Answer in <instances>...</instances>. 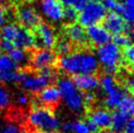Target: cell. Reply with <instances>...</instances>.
I'll list each match as a JSON object with an SVG mask.
<instances>
[{"instance_id": "cell-28", "label": "cell", "mask_w": 134, "mask_h": 133, "mask_svg": "<svg viewBox=\"0 0 134 133\" xmlns=\"http://www.w3.org/2000/svg\"><path fill=\"white\" fill-rule=\"evenodd\" d=\"M121 59H123L126 68L128 66H132V64L134 62V51L133 46L131 44L124 47L122 54H121Z\"/></svg>"}, {"instance_id": "cell-41", "label": "cell", "mask_w": 134, "mask_h": 133, "mask_svg": "<svg viewBox=\"0 0 134 133\" xmlns=\"http://www.w3.org/2000/svg\"><path fill=\"white\" fill-rule=\"evenodd\" d=\"M35 133H59L56 130H49V131H36Z\"/></svg>"}, {"instance_id": "cell-19", "label": "cell", "mask_w": 134, "mask_h": 133, "mask_svg": "<svg viewBox=\"0 0 134 133\" xmlns=\"http://www.w3.org/2000/svg\"><path fill=\"white\" fill-rule=\"evenodd\" d=\"M118 14L126 24H132L134 18V0H122L119 2Z\"/></svg>"}, {"instance_id": "cell-8", "label": "cell", "mask_w": 134, "mask_h": 133, "mask_svg": "<svg viewBox=\"0 0 134 133\" xmlns=\"http://www.w3.org/2000/svg\"><path fill=\"white\" fill-rule=\"evenodd\" d=\"M16 16L20 25L27 30H32L40 24V15L32 6L29 4H22L17 8Z\"/></svg>"}, {"instance_id": "cell-30", "label": "cell", "mask_w": 134, "mask_h": 133, "mask_svg": "<svg viewBox=\"0 0 134 133\" xmlns=\"http://www.w3.org/2000/svg\"><path fill=\"white\" fill-rule=\"evenodd\" d=\"M114 42H115L119 47H123V48H124V47H126V46L131 44V38H130V36L127 35V34L119 33V34H116L115 36Z\"/></svg>"}, {"instance_id": "cell-42", "label": "cell", "mask_w": 134, "mask_h": 133, "mask_svg": "<svg viewBox=\"0 0 134 133\" xmlns=\"http://www.w3.org/2000/svg\"><path fill=\"white\" fill-rule=\"evenodd\" d=\"M83 1H84V2H91V1H92V2H100L101 0H83Z\"/></svg>"}, {"instance_id": "cell-22", "label": "cell", "mask_w": 134, "mask_h": 133, "mask_svg": "<svg viewBox=\"0 0 134 133\" xmlns=\"http://www.w3.org/2000/svg\"><path fill=\"white\" fill-rule=\"evenodd\" d=\"M55 46H56L57 53L62 56L71 53V49H72V44L71 41L69 40L68 37H61L60 39H57Z\"/></svg>"}, {"instance_id": "cell-16", "label": "cell", "mask_w": 134, "mask_h": 133, "mask_svg": "<svg viewBox=\"0 0 134 133\" xmlns=\"http://www.w3.org/2000/svg\"><path fill=\"white\" fill-rule=\"evenodd\" d=\"M60 100L59 89L54 85H47L38 92V101L47 107H55L59 104Z\"/></svg>"}, {"instance_id": "cell-9", "label": "cell", "mask_w": 134, "mask_h": 133, "mask_svg": "<svg viewBox=\"0 0 134 133\" xmlns=\"http://www.w3.org/2000/svg\"><path fill=\"white\" fill-rule=\"evenodd\" d=\"M64 5L60 0H41L39 10L41 15L51 23H60L64 18Z\"/></svg>"}, {"instance_id": "cell-25", "label": "cell", "mask_w": 134, "mask_h": 133, "mask_svg": "<svg viewBox=\"0 0 134 133\" xmlns=\"http://www.w3.org/2000/svg\"><path fill=\"white\" fill-rule=\"evenodd\" d=\"M18 70V65L13 62V60L8 55H0V73Z\"/></svg>"}, {"instance_id": "cell-2", "label": "cell", "mask_w": 134, "mask_h": 133, "mask_svg": "<svg viewBox=\"0 0 134 133\" xmlns=\"http://www.w3.org/2000/svg\"><path fill=\"white\" fill-rule=\"evenodd\" d=\"M57 87L59 89L61 100L70 111L75 114H80L84 111L85 103L83 94L75 86L72 79L61 77L57 82Z\"/></svg>"}, {"instance_id": "cell-7", "label": "cell", "mask_w": 134, "mask_h": 133, "mask_svg": "<svg viewBox=\"0 0 134 133\" xmlns=\"http://www.w3.org/2000/svg\"><path fill=\"white\" fill-rule=\"evenodd\" d=\"M107 15V10L100 2H85L79 10L77 20L82 26L100 24Z\"/></svg>"}, {"instance_id": "cell-36", "label": "cell", "mask_w": 134, "mask_h": 133, "mask_svg": "<svg viewBox=\"0 0 134 133\" xmlns=\"http://www.w3.org/2000/svg\"><path fill=\"white\" fill-rule=\"evenodd\" d=\"M122 133H134V122H133V119L131 118L127 121L126 125L124 126Z\"/></svg>"}, {"instance_id": "cell-15", "label": "cell", "mask_w": 134, "mask_h": 133, "mask_svg": "<svg viewBox=\"0 0 134 133\" xmlns=\"http://www.w3.org/2000/svg\"><path fill=\"white\" fill-rule=\"evenodd\" d=\"M75 86L83 92H93L100 86L99 78L93 74H82L75 75L72 79Z\"/></svg>"}, {"instance_id": "cell-38", "label": "cell", "mask_w": 134, "mask_h": 133, "mask_svg": "<svg viewBox=\"0 0 134 133\" xmlns=\"http://www.w3.org/2000/svg\"><path fill=\"white\" fill-rule=\"evenodd\" d=\"M6 22H7V13L5 9H3L0 5V29L6 24Z\"/></svg>"}, {"instance_id": "cell-1", "label": "cell", "mask_w": 134, "mask_h": 133, "mask_svg": "<svg viewBox=\"0 0 134 133\" xmlns=\"http://www.w3.org/2000/svg\"><path fill=\"white\" fill-rule=\"evenodd\" d=\"M99 63L92 52L76 51L63 56L59 61L60 69L71 75L94 74L99 69Z\"/></svg>"}, {"instance_id": "cell-13", "label": "cell", "mask_w": 134, "mask_h": 133, "mask_svg": "<svg viewBox=\"0 0 134 133\" xmlns=\"http://www.w3.org/2000/svg\"><path fill=\"white\" fill-rule=\"evenodd\" d=\"M88 121L91 122L98 129H107L111 127L112 114L105 108H97L91 111L89 114Z\"/></svg>"}, {"instance_id": "cell-43", "label": "cell", "mask_w": 134, "mask_h": 133, "mask_svg": "<svg viewBox=\"0 0 134 133\" xmlns=\"http://www.w3.org/2000/svg\"><path fill=\"white\" fill-rule=\"evenodd\" d=\"M108 133H116V132H115V131H113L112 130V131H110V132H108Z\"/></svg>"}, {"instance_id": "cell-37", "label": "cell", "mask_w": 134, "mask_h": 133, "mask_svg": "<svg viewBox=\"0 0 134 133\" xmlns=\"http://www.w3.org/2000/svg\"><path fill=\"white\" fill-rule=\"evenodd\" d=\"M133 86H134V81H133V78L132 76H128L125 80V83H124V90L125 91H130L132 92L133 90Z\"/></svg>"}, {"instance_id": "cell-24", "label": "cell", "mask_w": 134, "mask_h": 133, "mask_svg": "<svg viewBox=\"0 0 134 133\" xmlns=\"http://www.w3.org/2000/svg\"><path fill=\"white\" fill-rule=\"evenodd\" d=\"M118 109H119V111L122 112L123 114H125V115L131 117V115H133V112H134L133 98H132L130 95H127L126 94V95L122 98V100H121V102H120Z\"/></svg>"}, {"instance_id": "cell-17", "label": "cell", "mask_w": 134, "mask_h": 133, "mask_svg": "<svg viewBox=\"0 0 134 133\" xmlns=\"http://www.w3.org/2000/svg\"><path fill=\"white\" fill-rule=\"evenodd\" d=\"M126 26V23L124 22L119 14L112 12L108 16L106 15L104 19V26L111 34L116 35L119 33L124 32V29Z\"/></svg>"}, {"instance_id": "cell-18", "label": "cell", "mask_w": 134, "mask_h": 133, "mask_svg": "<svg viewBox=\"0 0 134 133\" xmlns=\"http://www.w3.org/2000/svg\"><path fill=\"white\" fill-rule=\"evenodd\" d=\"M65 31L71 43H75L76 45H84L87 41L85 30L79 24H69Z\"/></svg>"}, {"instance_id": "cell-11", "label": "cell", "mask_w": 134, "mask_h": 133, "mask_svg": "<svg viewBox=\"0 0 134 133\" xmlns=\"http://www.w3.org/2000/svg\"><path fill=\"white\" fill-rule=\"evenodd\" d=\"M36 36L35 42L36 45L40 46L41 48L52 49L55 47L57 41V35L55 30L48 24H39L36 27Z\"/></svg>"}, {"instance_id": "cell-3", "label": "cell", "mask_w": 134, "mask_h": 133, "mask_svg": "<svg viewBox=\"0 0 134 133\" xmlns=\"http://www.w3.org/2000/svg\"><path fill=\"white\" fill-rule=\"evenodd\" d=\"M27 122L37 131H49L59 128L60 120L49 107H34L29 113Z\"/></svg>"}, {"instance_id": "cell-4", "label": "cell", "mask_w": 134, "mask_h": 133, "mask_svg": "<svg viewBox=\"0 0 134 133\" xmlns=\"http://www.w3.org/2000/svg\"><path fill=\"white\" fill-rule=\"evenodd\" d=\"M56 77V74L52 66L40 70L38 74L25 73L21 74L20 83L26 91L30 93H38L41 89L49 85Z\"/></svg>"}, {"instance_id": "cell-10", "label": "cell", "mask_w": 134, "mask_h": 133, "mask_svg": "<svg viewBox=\"0 0 134 133\" xmlns=\"http://www.w3.org/2000/svg\"><path fill=\"white\" fill-rule=\"evenodd\" d=\"M57 61V55L55 52L48 48H40L34 52L30 58L31 66L34 70H43L52 66Z\"/></svg>"}, {"instance_id": "cell-20", "label": "cell", "mask_w": 134, "mask_h": 133, "mask_svg": "<svg viewBox=\"0 0 134 133\" xmlns=\"http://www.w3.org/2000/svg\"><path fill=\"white\" fill-rule=\"evenodd\" d=\"M8 56L18 66H26L30 62V56L26 53V51L25 49L19 48V47H13L11 50H9Z\"/></svg>"}, {"instance_id": "cell-5", "label": "cell", "mask_w": 134, "mask_h": 133, "mask_svg": "<svg viewBox=\"0 0 134 133\" xmlns=\"http://www.w3.org/2000/svg\"><path fill=\"white\" fill-rule=\"evenodd\" d=\"M96 58L99 65L104 68L107 74H115L121 64V51L115 42H108L98 47Z\"/></svg>"}, {"instance_id": "cell-34", "label": "cell", "mask_w": 134, "mask_h": 133, "mask_svg": "<svg viewBox=\"0 0 134 133\" xmlns=\"http://www.w3.org/2000/svg\"><path fill=\"white\" fill-rule=\"evenodd\" d=\"M29 103H30V99H29V96L26 95V94H21V95H19L18 98H17V104H18L19 106L25 107V106H26Z\"/></svg>"}, {"instance_id": "cell-39", "label": "cell", "mask_w": 134, "mask_h": 133, "mask_svg": "<svg viewBox=\"0 0 134 133\" xmlns=\"http://www.w3.org/2000/svg\"><path fill=\"white\" fill-rule=\"evenodd\" d=\"M13 47H14V45L12 44L10 41L4 40V39H2V40H1V43H0V48L2 49L3 51L8 52L9 50H11Z\"/></svg>"}, {"instance_id": "cell-31", "label": "cell", "mask_w": 134, "mask_h": 133, "mask_svg": "<svg viewBox=\"0 0 134 133\" xmlns=\"http://www.w3.org/2000/svg\"><path fill=\"white\" fill-rule=\"evenodd\" d=\"M0 133H21V128L17 123L8 122L0 128Z\"/></svg>"}, {"instance_id": "cell-44", "label": "cell", "mask_w": 134, "mask_h": 133, "mask_svg": "<svg viewBox=\"0 0 134 133\" xmlns=\"http://www.w3.org/2000/svg\"><path fill=\"white\" fill-rule=\"evenodd\" d=\"M93 133H102V132H97V131H95V132H93Z\"/></svg>"}, {"instance_id": "cell-21", "label": "cell", "mask_w": 134, "mask_h": 133, "mask_svg": "<svg viewBox=\"0 0 134 133\" xmlns=\"http://www.w3.org/2000/svg\"><path fill=\"white\" fill-rule=\"evenodd\" d=\"M131 117L123 114L122 112L118 111L115 112L114 115H112V122H111V126L113 128V131L116 133L122 132L124 126L126 125L127 121L129 120Z\"/></svg>"}, {"instance_id": "cell-35", "label": "cell", "mask_w": 134, "mask_h": 133, "mask_svg": "<svg viewBox=\"0 0 134 133\" xmlns=\"http://www.w3.org/2000/svg\"><path fill=\"white\" fill-rule=\"evenodd\" d=\"M59 128H61L62 132H64V133H71V120H67V121H64L63 123H60Z\"/></svg>"}, {"instance_id": "cell-33", "label": "cell", "mask_w": 134, "mask_h": 133, "mask_svg": "<svg viewBox=\"0 0 134 133\" xmlns=\"http://www.w3.org/2000/svg\"><path fill=\"white\" fill-rule=\"evenodd\" d=\"M61 3L65 5V6H71V7L75 8L77 11H79L81 7L83 6V4L85 3L83 0H60Z\"/></svg>"}, {"instance_id": "cell-26", "label": "cell", "mask_w": 134, "mask_h": 133, "mask_svg": "<svg viewBox=\"0 0 134 133\" xmlns=\"http://www.w3.org/2000/svg\"><path fill=\"white\" fill-rule=\"evenodd\" d=\"M71 132L72 133H91L90 126L87 120H75L71 121Z\"/></svg>"}, {"instance_id": "cell-14", "label": "cell", "mask_w": 134, "mask_h": 133, "mask_svg": "<svg viewBox=\"0 0 134 133\" xmlns=\"http://www.w3.org/2000/svg\"><path fill=\"white\" fill-rule=\"evenodd\" d=\"M12 44L14 45V47H19L25 50L30 49L36 46L35 36L27 29L19 26L15 33V36L12 40Z\"/></svg>"}, {"instance_id": "cell-23", "label": "cell", "mask_w": 134, "mask_h": 133, "mask_svg": "<svg viewBox=\"0 0 134 133\" xmlns=\"http://www.w3.org/2000/svg\"><path fill=\"white\" fill-rule=\"evenodd\" d=\"M21 73L16 70H10L5 73H0V81L4 84H13L17 83L21 79Z\"/></svg>"}, {"instance_id": "cell-32", "label": "cell", "mask_w": 134, "mask_h": 133, "mask_svg": "<svg viewBox=\"0 0 134 133\" xmlns=\"http://www.w3.org/2000/svg\"><path fill=\"white\" fill-rule=\"evenodd\" d=\"M103 5L106 8V10L118 13V10H119V2L118 0H103Z\"/></svg>"}, {"instance_id": "cell-6", "label": "cell", "mask_w": 134, "mask_h": 133, "mask_svg": "<svg viewBox=\"0 0 134 133\" xmlns=\"http://www.w3.org/2000/svg\"><path fill=\"white\" fill-rule=\"evenodd\" d=\"M100 86L105 93V105L108 109H118L122 98L126 95L124 88L119 87L113 74H106L101 77Z\"/></svg>"}, {"instance_id": "cell-27", "label": "cell", "mask_w": 134, "mask_h": 133, "mask_svg": "<svg viewBox=\"0 0 134 133\" xmlns=\"http://www.w3.org/2000/svg\"><path fill=\"white\" fill-rule=\"evenodd\" d=\"M11 103V94L3 85H0V110L9 107Z\"/></svg>"}, {"instance_id": "cell-29", "label": "cell", "mask_w": 134, "mask_h": 133, "mask_svg": "<svg viewBox=\"0 0 134 133\" xmlns=\"http://www.w3.org/2000/svg\"><path fill=\"white\" fill-rule=\"evenodd\" d=\"M77 10L74 7L68 6L66 9H64V18L63 20H65L68 24H74V23L77 20Z\"/></svg>"}, {"instance_id": "cell-12", "label": "cell", "mask_w": 134, "mask_h": 133, "mask_svg": "<svg viewBox=\"0 0 134 133\" xmlns=\"http://www.w3.org/2000/svg\"><path fill=\"white\" fill-rule=\"evenodd\" d=\"M85 33L87 39L91 42V44L97 47L108 43L112 39V34L105 29L104 26H101L99 24L87 26Z\"/></svg>"}, {"instance_id": "cell-40", "label": "cell", "mask_w": 134, "mask_h": 133, "mask_svg": "<svg viewBox=\"0 0 134 133\" xmlns=\"http://www.w3.org/2000/svg\"><path fill=\"white\" fill-rule=\"evenodd\" d=\"M84 103L85 104H92L95 101V95L92 92H86L85 95H83Z\"/></svg>"}]
</instances>
